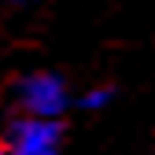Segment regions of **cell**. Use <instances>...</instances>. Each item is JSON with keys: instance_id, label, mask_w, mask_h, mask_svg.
Masks as SVG:
<instances>
[{"instance_id": "cell-1", "label": "cell", "mask_w": 155, "mask_h": 155, "mask_svg": "<svg viewBox=\"0 0 155 155\" xmlns=\"http://www.w3.org/2000/svg\"><path fill=\"white\" fill-rule=\"evenodd\" d=\"M67 104V89L59 78L52 74H33L22 81V107L37 118H52V114H59Z\"/></svg>"}, {"instance_id": "cell-2", "label": "cell", "mask_w": 155, "mask_h": 155, "mask_svg": "<svg viewBox=\"0 0 155 155\" xmlns=\"http://www.w3.org/2000/svg\"><path fill=\"white\" fill-rule=\"evenodd\" d=\"M55 140H59V126L45 122V118H26L15 126V155H52Z\"/></svg>"}, {"instance_id": "cell-3", "label": "cell", "mask_w": 155, "mask_h": 155, "mask_svg": "<svg viewBox=\"0 0 155 155\" xmlns=\"http://www.w3.org/2000/svg\"><path fill=\"white\" fill-rule=\"evenodd\" d=\"M0 155H8V144H4V140H0Z\"/></svg>"}]
</instances>
